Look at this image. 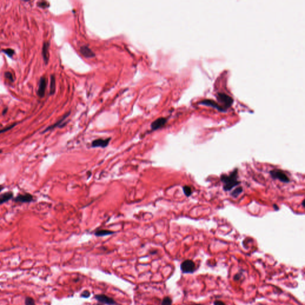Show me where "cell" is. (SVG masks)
Wrapping results in <instances>:
<instances>
[{
    "mask_svg": "<svg viewBox=\"0 0 305 305\" xmlns=\"http://www.w3.org/2000/svg\"><path fill=\"white\" fill-rule=\"evenodd\" d=\"M220 179L224 184L223 188L226 191L232 190L235 187L238 185L240 183V182L238 180L237 169L234 170L230 175H222Z\"/></svg>",
    "mask_w": 305,
    "mask_h": 305,
    "instance_id": "cell-1",
    "label": "cell"
},
{
    "mask_svg": "<svg viewBox=\"0 0 305 305\" xmlns=\"http://www.w3.org/2000/svg\"><path fill=\"white\" fill-rule=\"evenodd\" d=\"M181 270L184 274H192L196 270V264L192 260H185L181 265Z\"/></svg>",
    "mask_w": 305,
    "mask_h": 305,
    "instance_id": "cell-2",
    "label": "cell"
},
{
    "mask_svg": "<svg viewBox=\"0 0 305 305\" xmlns=\"http://www.w3.org/2000/svg\"><path fill=\"white\" fill-rule=\"evenodd\" d=\"M270 175L274 180H278L284 183L290 182V179L283 171L279 169H275L270 171Z\"/></svg>",
    "mask_w": 305,
    "mask_h": 305,
    "instance_id": "cell-3",
    "label": "cell"
},
{
    "mask_svg": "<svg viewBox=\"0 0 305 305\" xmlns=\"http://www.w3.org/2000/svg\"><path fill=\"white\" fill-rule=\"evenodd\" d=\"M34 200V197L32 195L29 193H25V194H19L17 196L13 198V201L16 203H31Z\"/></svg>",
    "mask_w": 305,
    "mask_h": 305,
    "instance_id": "cell-4",
    "label": "cell"
},
{
    "mask_svg": "<svg viewBox=\"0 0 305 305\" xmlns=\"http://www.w3.org/2000/svg\"><path fill=\"white\" fill-rule=\"evenodd\" d=\"M94 298L99 302L108 305H116L117 303L115 300L105 294H97L95 296Z\"/></svg>",
    "mask_w": 305,
    "mask_h": 305,
    "instance_id": "cell-5",
    "label": "cell"
},
{
    "mask_svg": "<svg viewBox=\"0 0 305 305\" xmlns=\"http://www.w3.org/2000/svg\"><path fill=\"white\" fill-rule=\"evenodd\" d=\"M217 98L221 103H222L224 104V106L226 108H228L233 103V99L225 93L222 92L218 93Z\"/></svg>",
    "mask_w": 305,
    "mask_h": 305,
    "instance_id": "cell-6",
    "label": "cell"
},
{
    "mask_svg": "<svg viewBox=\"0 0 305 305\" xmlns=\"http://www.w3.org/2000/svg\"><path fill=\"white\" fill-rule=\"evenodd\" d=\"M167 122L166 118H159L153 121L151 124V129L152 131H156L163 128Z\"/></svg>",
    "mask_w": 305,
    "mask_h": 305,
    "instance_id": "cell-7",
    "label": "cell"
},
{
    "mask_svg": "<svg viewBox=\"0 0 305 305\" xmlns=\"http://www.w3.org/2000/svg\"><path fill=\"white\" fill-rule=\"evenodd\" d=\"M110 140H111V138H106V139H103V138L97 139V140H94L92 142L91 146L94 148H96V147L105 148V147H108Z\"/></svg>",
    "mask_w": 305,
    "mask_h": 305,
    "instance_id": "cell-8",
    "label": "cell"
},
{
    "mask_svg": "<svg viewBox=\"0 0 305 305\" xmlns=\"http://www.w3.org/2000/svg\"><path fill=\"white\" fill-rule=\"evenodd\" d=\"M46 87H47V80L45 77H42L40 79L38 84V95L39 97L42 98L44 96Z\"/></svg>",
    "mask_w": 305,
    "mask_h": 305,
    "instance_id": "cell-9",
    "label": "cell"
},
{
    "mask_svg": "<svg viewBox=\"0 0 305 305\" xmlns=\"http://www.w3.org/2000/svg\"><path fill=\"white\" fill-rule=\"evenodd\" d=\"M81 54L86 58H94L95 57V53L87 45H82L79 48Z\"/></svg>",
    "mask_w": 305,
    "mask_h": 305,
    "instance_id": "cell-10",
    "label": "cell"
},
{
    "mask_svg": "<svg viewBox=\"0 0 305 305\" xmlns=\"http://www.w3.org/2000/svg\"><path fill=\"white\" fill-rule=\"evenodd\" d=\"M70 114H71V112H68V113H67L66 114H65L63 116V118H62L61 119H60L59 121H58L56 123H55V124H53V125L50 126H48V128H46V129H45V130L42 132V133H45V132H47V131H50V130L53 129H54L55 128H56V127H57V126H61V125L63 124V122L65 121V119H66V118H68V117L70 115Z\"/></svg>",
    "mask_w": 305,
    "mask_h": 305,
    "instance_id": "cell-11",
    "label": "cell"
},
{
    "mask_svg": "<svg viewBox=\"0 0 305 305\" xmlns=\"http://www.w3.org/2000/svg\"><path fill=\"white\" fill-rule=\"evenodd\" d=\"M49 46L48 42H44L42 47V56L45 63L47 65L49 60Z\"/></svg>",
    "mask_w": 305,
    "mask_h": 305,
    "instance_id": "cell-12",
    "label": "cell"
},
{
    "mask_svg": "<svg viewBox=\"0 0 305 305\" xmlns=\"http://www.w3.org/2000/svg\"><path fill=\"white\" fill-rule=\"evenodd\" d=\"M13 193L12 191H7L0 194V204H4L13 198Z\"/></svg>",
    "mask_w": 305,
    "mask_h": 305,
    "instance_id": "cell-13",
    "label": "cell"
},
{
    "mask_svg": "<svg viewBox=\"0 0 305 305\" xmlns=\"http://www.w3.org/2000/svg\"><path fill=\"white\" fill-rule=\"evenodd\" d=\"M201 103L203 104H206V105H207V106H212L214 108H216L219 110H222L223 111L224 110V108L220 106L218 104H217L216 103L215 101L212 100H204L203 101H202L201 102Z\"/></svg>",
    "mask_w": 305,
    "mask_h": 305,
    "instance_id": "cell-14",
    "label": "cell"
},
{
    "mask_svg": "<svg viewBox=\"0 0 305 305\" xmlns=\"http://www.w3.org/2000/svg\"><path fill=\"white\" fill-rule=\"evenodd\" d=\"M114 233V232L110 231V230H100L97 231L95 233V235L97 237H102V236L111 235Z\"/></svg>",
    "mask_w": 305,
    "mask_h": 305,
    "instance_id": "cell-15",
    "label": "cell"
},
{
    "mask_svg": "<svg viewBox=\"0 0 305 305\" xmlns=\"http://www.w3.org/2000/svg\"><path fill=\"white\" fill-rule=\"evenodd\" d=\"M55 91V78L54 75L51 76V81H50V94L51 95H53Z\"/></svg>",
    "mask_w": 305,
    "mask_h": 305,
    "instance_id": "cell-16",
    "label": "cell"
},
{
    "mask_svg": "<svg viewBox=\"0 0 305 305\" xmlns=\"http://www.w3.org/2000/svg\"><path fill=\"white\" fill-rule=\"evenodd\" d=\"M183 191H184L185 195L187 197L190 196L192 194V190H191V187L189 186H187V185L184 186L183 187Z\"/></svg>",
    "mask_w": 305,
    "mask_h": 305,
    "instance_id": "cell-17",
    "label": "cell"
},
{
    "mask_svg": "<svg viewBox=\"0 0 305 305\" xmlns=\"http://www.w3.org/2000/svg\"><path fill=\"white\" fill-rule=\"evenodd\" d=\"M25 305H36L34 299L31 297H26L25 299Z\"/></svg>",
    "mask_w": 305,
    "mask_h": 305,
    "instance_id": "cell-18",
    "label": "cell"
},
{
    "mask_svg": "<svg viewBox=\"0 0 305 305\" xmlns=\"http://www.w3.org/2000/svg\"><path fill=\"white\" fill-rule=\"evenodd\" d=\"M172 303V300L169 296L164 297L162 300V305H171Z\"/></svg>",
    "mask_w": 305,
    "mask_h": 305,
    "instance_id": "cell-19",
    "label": "cell"
},
{
    "mask_svg": "<svg viewBox=\"0 0 305 305\" xmlns=\"http://www.w3.org/2000/svg\"><path fill=\"white\" fill-rule=\"evenodd\" d=\"M243 191V189L241 187H240V188H236L233 192L232 193V196L235 197H238V196Z\"/></svg>",
    "mask_w": 305,
    "mask_h": 305,
    "instance_id": "cell-20",
    "label": "cell"
},
{
    "mask_svg": "<svg viewBox=\"0 0 305 305\" xmlns=\"http://www.w3.org/2000/svg\"><path fill=\"white\" fill-rule=\"evenodd\" d=\"M16 125V124H13V125H12L8 126H7V127H6V128H4V129H0V134L4 133V132H5L8 131V130H10L11 129H12L14 126H15Z\"/></svg>",
    "mask_w": 305,
    "mask_h": 305,
    "instance_id": "cell-21",
    "label": "cell"
},
{
    "mask_svg": "<svg viewBox=\"0 0 305 305\" xmlns=\"http://www.w3.org/2000/svg\"><path fill=\"white\" fill-rule=\"evenodd\" d=\"M91 296V293L90 291L88 290H85L81 294V297H84V298H88Z\"/></svg>",
    "mask_w": 305,
    "mask_h": 305,
    "instance_id": "cell-22",
    "label": "cell"
},
{
    "mask_svg": "<svg viewBox=\"0 0 305 305\" xmlns=\"http://www.w3.org/2000/svg\"><path fill=\"white\" fill-rule=\"evenodd\" d=\"M3 51L4 52V53L7 54L8 56H9V57H12L13 55L15 53L14 50H13L12 49H6L5 50H3Z\"/></svg>",
    "mask_w": 305,
    "mask_h": 305,
    "instance_id": "cell-23",
    "label": "cell"
},
{
    "mask_svg": "<svg viewBox=\"0 0 305 305\" xmlns=\"http://www.w3.org/2000/svg\"><path fill=\"white\" fill-rule=\"evenodd\" d=\"M5 78H8L9 80H10L11 81H13V76L12 75V73L10 72H6L4 74Z\"/></svg>",
    "mask_w": 305,
    "mask_h": 305,
    "instance_id": "cell-24",
    "label": "cell"
},
{
    "mask_svg": "<svg viewBox=\"0 0 305 305\" xmlns=\"http://www.w3.org/2000/svg\"><path fill=\"white\" fill-rule=\"evenodd\" d=\"M38 5L42 8H45L48 6V4L47 2H41L38 4Z\"/></svg>",
    "mask_w": 305,
    "mask_h": 305,
    "instance_id": "cell-25",
    "label": "cell"
},
{
    "mask_svg": "<svg viewBox=\"0 0 305 305\" xmlns=\"http://www.w3.org/2000/svg\"><path fill=\"white\" fill-rule=\"evenodd\" d=\"M241 273H237L234 277V280L235 281H238L241 278Z\"/></svg>",
    "mask_w": 305,
    "mask_h": 305,
    "instance_id": "cell-26",
    "label": "cell"
},
{
    "mask_svg": "<svg viewBox=\"0 0 305 305\" xmlns=\"http://www.w3.org/2000/svg\"><path fill=\"white\" fill-rule=\"evenodd\" d=\"M214 305H225V304L224 303V302H223L222 301H220V300H216L214 302Z\"/></svg>",
    "mask_w": 305,
    "mask_h": 305,
    "instance_id": "cell-27",
    "label": "cell"
},
{
    "mask_svg": "<svg viewBox=\"0 0 305 305\" xmlns=\"http://www.w3.org/2000/svg\"><path fill=\"white\" fill-rule=\"evenodd\" d=\"M4 187L2 185H0V192H1L4 190Z\"/></svg>",
    "mask_w": 305,
    "mask_h": 305,
    "instance_id": "cell-28",
    "label": "cell"
},
{
    "mask_svg": "<svg viewBox=\"0 0 305 305\" xmlns=\"http://www.w3.org/2000/svg\"><path fill=\"white\" fill-rule=\"evenodd\" d=\"M304 203H305V200H303V203H302V204H303V207H305V205H304Z\"/></svg>",
    "mask_w": 305,
    "mask_h": 305,
    "instance_id": "cell-29",
    "label": "cell"
},
{
    "mask_svg": "<svg viewBox=\"0 0 305 305\" xmlns=\"http://www.w3.org/2000/svg\"><path fill=\"white\" fill-rule=\"evenodd\" d=\"M95 305H102V304H100V303H97V304H95Z\"/></svg>",
    "mask_w": 305,
    "mask_h": 305,
    "instance_id": "cell-30",
    "label": "cell"
},
{
    "mask_svg": "<svg viewBox=\"0 0 305 305\" xmlns=\"http://www.w3.org/2000/svg\"><path fill=\"white\" fill-rule=\"evenodd\" d=\"M201 305V304H196V305Z\"/></svg>",
    "mask_w": 305,
    "mask_h": 305,
    "instance_id": "cell-31",
    "label": "cell"
},
{
    "mask_svg": "<svg viewBox=\"0 0 305 305\" xmlns=\"http://www.w3.org/2000/svg\"><path fill=\"white\" fill-rule=\"evenodd\" d=\"M2 153V150H0V153Z\"/></svg>",
    "mask_w": 305,
    "mask_h": 305,
    "instance_id": "cell-32",
    "label": "cell"
}]
</instances>
